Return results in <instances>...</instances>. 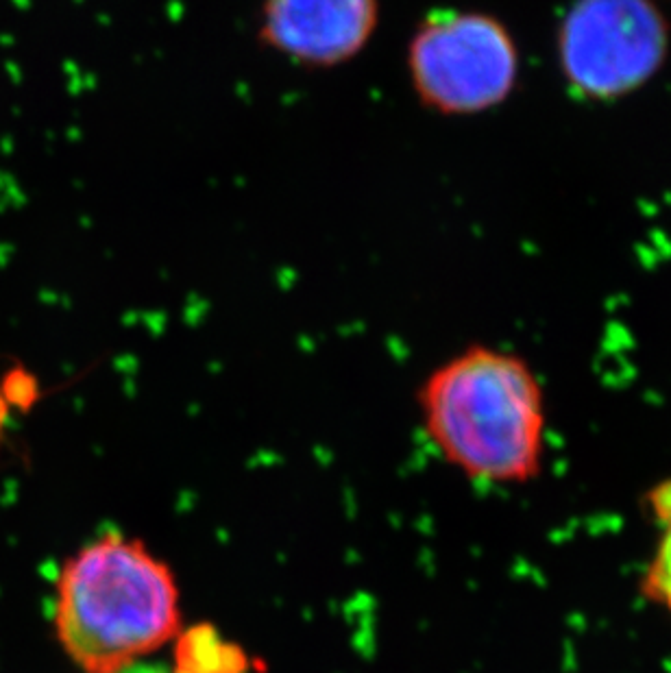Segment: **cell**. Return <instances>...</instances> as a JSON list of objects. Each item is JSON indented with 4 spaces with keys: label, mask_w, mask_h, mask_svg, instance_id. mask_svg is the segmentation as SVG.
<instances>
[{
    "label": "cell",
    "mask_w": 671,
    "mask_h": 673,
    "mask_svg": "<svg viewBox=\"0 0 671 673\" xmlns=\"http://www.w3.org/2000/svg\"><path fill=\"white\" fill-rule=\"evenodd\" d=\"M417 403L436 454L467 480L523 486L543 473L547 397L519 353L475 342L425 375Z\"/></svg>",
    "instance_id": "1"
},
{
    "label": "cell",
    "mask_w": 671,
    "mask_h": 673,
    "mask_svg": "<svg viewBox=\"0 0 671 673\" xmlns=\"http://www.w3.org/2000/svg\"><path fill=\"white\" fill-rule=\"evenodd\" d=\"M55 639L83 673H125L183 630L175 573L140 538L105 532L61 565Z\"/></svg>",
    "instance_id": "2"
},
{
    "label": "cell",
    "mask_w": 671,
    "mask_h": 673,
    "mask_svg": "<svg viewBox=\"0 0 671 673\" xmlns=\"http://www.w3.org/2000/svg\"><path fill=\"white\" fill-rule=\"evenodd\" d=\"M406 72L427 112L471 118L510 101L521 51L508 24L488 11L436 9L410 35Z\"/></svg>",
    "instance_id": "3"
},
{
    "label": "cell",
    "mask_w": 671,
    "mask_h": 673,
    "mask_svg": "<svg viewBox=\"0 0 671 673\" xmlns=\"http://www.w3.org/2000/svg\"><path fill=\"white\" fill-rule=\"evenodd\" d=\"M671 24L656 0H573L558 22L556 57L580 101L613 103L663 70Z\"/></svg>",
    "instance_id": "4"
},
{
    "label": "cell",
    "mask_w": 671,
    "mask_h": 673,
    "mask_svg": "<svg viewBox=\"0 0 671 673\" xmlns=\"http://www.w3.org/2000/svg\"><path fill=\"white\" fill-rule=\"evenodd\" d=\"M380 0H262L258 42L303 70H334L380 29Z\"/></svg>",
    "instance_id": "5"
},
{
    "label": "cell",
    "mask_w": 671,
    "mask_h": 673,
    "mask_svg": "<svg viewBox=\"0 0 671 673\" xmlns=\"http://www.w3.org/2000/svg\"><path fill=\"white\" fill-rule=\"evenodd\" d=\"M656 541L639 578V591L658 610L671 617V477L654 484L645 495Z\"/></svg>",
    "instance_id": "6"
},
{
    "label": "cell",
    "mask_w": 671,
    "mask_h": 673,
    "mask_svg": "<svg viewBox=\"0 0 671 673\" xmlns=\"http://www.w3.org/2000/svg\"><path fill=\"white\" fill-rule=\"evenodd\" d=\"M173 673H244L247 656L212 626L181 630L175 639Z\"/></svg>",
    "instance_id": "7"
},
{
    "label": "cell",
    "mask_w": 671,
    "mask_h": 673,
    "mask_svg": "<svg viewBox=\"0 0 671 673\" xmlns=\"http://www.w3.org/2000/svg\"><path fill=\"white\" fill-rule=\"evenodd\" d=\"M0 395L11 410L29 412L40 401V379L24 364H14L0 377Z\"/></svg>",
    "instance_id": "8"
},
{
    "label": "cell",
    "mask_w": 671,
    "mask_h": 673,
    "mask_svg": "<svg viewBox=\"0 0 671 673\" xmlns=\"http://www.w3.org/2000/svg\"><path fill=\"white\" fill-rule=\"evenodd\" d=\"M9 416H11V408L7 406V401L3 399V395H0V440H3V436H5V430L9 425Z\"/></svg>",
    "instance_id": "9"
},
{
    "label": "cell",
    "mask_w": 671,
    "mask_h": 673,
    "mask_svg": "<svg viewBox=\"0 0 671 673\" xmlns=\"http://www.w3.org/2000/svg\"><path fill=\"white\" fill-rule=\"evenodd\" d=\"M125 673H168L166 669H160V667H153V665H136V667H131L127 669Z\"/></svg>",
    "instance_id": "10"
}]
</instances>
